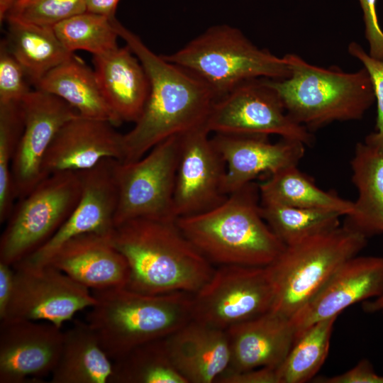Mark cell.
Returning <instances> with one entry per match:
<instances>
[{
  "label": "cell",
  "mask_w": 383,
  "mask_h": 383,
  "mask_svg": "<svg viewBox=\"0 0 383 383\" xmlns=\"http://www.w3.org/2000/svg\"><path fill=\"white\" fill-rule=\"evenodd\" d=\"M81 172L43 179L18 199L0 238V262L13 266L47 243L63 225L82 194Z\"/></svg>",
  "instance_id": "ba28073f"
},
{
  "label": "cell",
  "mask_w": 383,
  "mask_h": 383,
  "mask_svg": "<svg viewBox=\"0 0 383 383\" xmlns=\"http://www.w3.org/2000/svg\"><path fill=\"white\" fill-rule=\"evenodd\" d=\"M13 266L0 262V320L6 313L14 287Z\"/></svg>",
  "instance_id": "ab89813d"
},
{
  "label": "cell",
  "mask_w": 383,
  "mask_h": 383,
  "mask_svg": "<svg viewBox=\"0 0 383 383\" xmlns=\"http://www.w3.org/2000/svg\"><path fill=\"white\" fill-rule=\"evenodd\" d=\"M114 28L141 62L150 91L142 113L133 128L123 134L124 159L144 156L160 142L205 126L217 97L201 79L153 52L116 18Z\"/></svg>",
  "instance_id": "6da1fadb"
},
{
  "label": "cell",
  "mask_w": 383,
  "mask_h": 383,
  "mask_svg": "<svg viewBox=\"0 0 383 383\" xmlns=\"http://www.w3.org/2000/svg\"><path fill=\"white\" fill-rule=\"evenodd\" d=\"M165 59L204 82L217 99L254 79H282L290 74L284 59L262 49L238 28L223 24L210 27Z\"/></svg>",
  "instance_id": "8992f818"
},
{
  "label": "cell",
  "mask_w": 383,
  "mask_h": 383,
  "mask_svg": "<svg viewBox=\"0 0 383 383\" xmlns=\"http://www.w3.org/2000/svg\"><path fill=\"white\" fill-rule=\"evenodd\" d=\"M50 265L92 290L126 287L130 270L110 235L85 233L65 242L50 258Z\"/></svg>",
  "instance_id": "ffe728a7"
},
{
  "label": "cell",
  "mask_w": 383,
  "mask_h": 383,
  "mask_svg": "<svg viewBox=\"0 0 383 383\" xmlns=\"http://www.w3.org/2000/svg\"><path fill=\"white\" fill-rule=\"evenodd\" d=\"M367 243L366 237L343 225L285 246L267 266L274 289L272 311L291 319Z\"/></svg>",
  "instance_id": "52a82bcc"
},
{
  "label": "cell",
  "mask_w": 383,
  "mask_h": 383,
  "mask_svg": "<svg viewBox=\"0 0 383 383\" xmlns=\"http://www.w3.org/2000/svg\"><path fill=\"white\" fill-rule=\"evenodd\" d=\"M336 319L333 317L316 322L296 336L277 368L279 383H304L316 376L328 355Z\"/></svg>",
  "instance_id": "f1b7e54d"
},
{
  "label": "cell",
  "mask_w": 383,
  "mask_h": 383,
  "mask_svg": "<svg viewBox=\"0 0 383 383\" xmlns=\"http://www.w3.org/2000/svg\"><path fill=\"white\" fill-rule=\"evenodd\" d=\"M117 161L105 159L95 167L81 172L82 194L70 216L47 243L16 265H45L65 242L79 235H111L115 228L114 218L118 206L115 177Z\"/></svg>",
  "instance_id": "5bb4252c"
},
{
  "label": "cell",
  "mask_w": 383,
  "mask_h": 383,
  "mask_svg": "<svg viewBox=\"0 0 383 383\" xmlns=\"http://www.w3.org/2000/svg\"><path fill=\"white\" fill-rule=\"evenodd\" d=\"M115 18L85 11L59 23L53 30L70 52L85 50L93 56L101 55L118 47Z\"/></svg>",
  "instance_id": "1f68e13d"
},
{
  "label": "cell",
  "mask_w": 383,
  "mask_h": 383,
  "mask_svg": "<svg viewBox=\"0 0 383 383\" xmlns=\"http://www.w3.org/2000/svg\"><path fill=\"white\" fill-rule=\"evenodd\" d=\"M30 1H31V0H21L13 10H14L16 9H18V8L24 6L25 4L28 3Z\"/></svg>",
  "instance_id": "ee69618b"
},
{
  "label": "cell",
  "mask_w": 383,
  "mask_h": 383,
  "mask_svg": "<svg viewBox=\"0 0 383 383\" xmlns=\"http://www.w3.org/2000/svg\"><path fill=\"white\" fill-rule=\"evenodd\" d=\"M21 0H0V21H5L8 14Z\"/></svg>",
  "instance_id": "7bdbcfd3"
},
{
  "label": "cell",
  "mask_w": 383,
  "mask_h": 383,
  "mask_svg": "<svg viewBox=\"0 0 383 383\" xmlns=\"http://www.w3.org/2000/svg\"><path fill=\"white\" fill-rule=\"evenodd\" d=\"M221 383H279L277 368L264 367L239 372H223L217 379Z\"/></svg>",
  "instance_id": "f35d334b"
},
{
  "label": "cell",
  "mask_w": 383,
  "mask_h": 383,
  "mask_svg": "<svg viewBox=\"0 0 383 383\" xmlns=\"http://www.w3.org/2000/svg\"><path fill=\"white\" fill-rule=\"evenodd\" d=\"M211 139L226 163L227 195L255 182L261 174L270 175L298 165L306 148L299 141L284 138L272 143L262 134L214 133Z\"/></svg>",
  "instance_id": "e0dca14e"
},
{
  "label": "cell",
  "mask_w": 383,
  "mask_h": 383,
  "mask_svg": "<svg viewBox=\"0 0 383 383\" xmlns=\"http://www.w3.org/2000/svg\"><path fill=\"white\" fill-rule=\"evenodd\" d=\"M382 293L383 257L356 255L343 263L291 318L296 336L313 323L338 317L353 304L377 298Z\"/></svg>",
  "instance_id": "ac0fdd59"
},
{
  "label": "cell",
  "mask_w": 383,
  "mask_h": 383,
  "mask_svg": "<svg viewBox=\"0 0 383 383\" xmlns=\"http://www.w3.org/2000/svg\"><path fill=\"white\" fill-rule=\"evenodd\" d=\"M110 383H188L172 363L164 338L135 348L114 361Z\"/></svg>",
  "instance_id": "f546056e"
},
{
  "label": "cell",
  "mask_w": 383,
  "mask_h": 383,
  "mask_svg": "<svg viewBox=\"0 0 383 383\" xmlns=\"http://www.w3.org/2000/svg\"><path fill=\"white\" fill-rule=\"evenodd\" d=\"M176 222L204 257L218 266H267L285 248L262 216L255 182L228 194L216 207Z\"/></svg>",
  "instance_id": "3957f363"
},
{
  "label": "cell",
  "mask_w": 383,
  "mask_h": 383,
  "mask_svg": "<svg viewBox=\"0 0 383 383\" xmlns=\"http://www.w3.org/2000/svg\"><path fill=\"white\" fill-rule=\"evenodd\" d=\"M120 0H86L87 11L107 16L116 17V10Z\"/></svg>",
  "instance_id": "60d3db41"
},
{
  "label": "cell",
  "mask_w": 383,
  "mask_h": 383,
  "mask_svg": "<svg viewBox=\"0 0 383 383\" xmlns=\"http://www.w3.org/2000/svg\"><path fill=\"white\" fill-rule=\"evenodd\" d=\"M23 129L20 103L0 104V223L9 217L17 199L11 165Z\"/></svg>",
  "instance_id": "d6a6232c"
},
{
  "label": "cell",
  "mask_w": 383,
  "mask_h": 383,
  "mask_svg": "<svg viewBox=\"0 0 383 383\" xmlns=\"http://www.w3.org/2000/svg\"><path fill=\"white\" fill-rule=\"evenodd\" d=\"M205 126L211 133L277 135L311 145L312 133L286 111L267 78L246 81L213 103Z\"/></svg>",
  "instance_id": "8fae6325"
},
{
  "label": "cell",
  "mask_w": 383,
  "mask_h": 383,
  "mask_svg": "<svg viewBox=\"0 0 383 383\" xmlns=\"http://www.w3.org/2000/svg\"><path fill=\"white\" fill-rule=\"evenodd\" d=\"M179 147L180 135H174L137 160L117 161L115 226L139 218L175 219L172 203Z\"/></svg>",
  "instance_id": "9c48e42d"
},
{
  "label": "cell",
  "mask_w": 383,
  "mask_h": 383,
  "mask_svg": "<svg viewBox=\"0 0 383 383\" xmlns=\"http://www.w3.org/2000/svg\"><path fill=\"white\" fill-rule=\"evenodd\" d=\"M87 11L86 0H31L8 15L49 27Z\"/></svg>",
  "instance_id": "836d02e7"
},
{
  "label": "cell",
  "mask_w": 383,
  "mask_h": 383,
  "mask_svg": "<svg viewBox=\"0 0 383 383\" xmlns=\"http://www.w3.org/2000/svg\"><path fill=\"white\" fill-rule=\"evenodd\" d=\"M290 74L282 79H267L291 118L309 131L333 122L363 118L375 101L369 73L365 67L352 72L331 66L310 64L301 56H284Z\"/></svg>",
  "instance_id": "5b68a950"
},
{
  "label": "cell",
  "mask_w": 383,
  "mask_h": 383,
  "mask_svg": "<svg viewBox=\"0 0 383 383\" xmlns=\"http://www.w3.org/2000/svg\"><path fill=\"white\" fill-rule=\"evenodd\" d=\"M13 267V294L1 320L45 321L62 328L77 312L96 304L89 288L50 265Z\"/></svg>",
  "instance_id": "7c38bea8"
},
{
  "label": "cell",
  "mask_w": 383,
  "mask_h": 383,
  "mask_svg": "<svg viewBox=\"0 0 383 383\" xmlns=\"http://www.w3.org/2000/svg\"><path fill=\"white\" fill-rule=\"evenodd\" d=\"M87 322L75 320L64 332L52 383H110L113 363Z\"/></svg>",
  "instance_id": "d4e9b609"
},
{
  "label": "cell",
  "mask_w": 383,
  "mask_h": 383,
  "mask_svg": "<svg viewBox=\"0 0 383 383\" xmlns=\"http://www.w3.org/2000/svg\"><path fill=\"white\" fill-rule=\"evenodd\" d=\"M5 21L7 46L35 86L48 72L74 55L60 42L53 27L29 23L12 14Z\"/></svg>",
  "instance_id": "4316f807"
},
{
  "label": "cell",
  "mask_w": 383,
  "mask_h": 383,
  "mask_svg": "<svg viewBox=\"0 0 383 383\" xmlns=\"http://www.w3.org/2000/svg\"><path fill=\"white\" fill-rule=\"evenodd\" d=\"M350 165L357 198L343 226L367 238L383 234V150L359 142Z\"/></svg>",
  "instance_id": "cb8c5ba5"
},
{
  "label": "cell",
  "mask_w": 383,
  "mask_h": 383,
  "mask_svg": "<svg viewBox=\"0 0 383 383\" xmlns=\"http://www.w3.org/2000/svg\"><path fill=\"white\" fill-rule=\"evenodd\" d=\"M164 340L172 363L188 383L214 382L229 366L226 330L193 319Z\"/></svg>",
  "instance_id": "7402d4cb"
},
{
  "label": "cell",
  "mask_w": 383,
  "mask_h": 383,
  "mask_svg": "<svg viewBox=\"0 0 383 383\" xmlns=\"http://www.w3.org/2000/svg\"><path fill=\"white\" fill-rule=\"evenodd\" d=\"M363 16L365 35L370 56L383 60V30L379 23L377 0H358Z\"/></svg>",
  "instance_id": "8d00e7d4"
},
{
  "label": "cell",
  "mask_w": 383,
  "mask_h": 383,
  "mask_svg": "<svg viewBox=\"0 0 383 383\" xmlns=\"http://www.w3.org/2000/svg\"><path fill=\"white\" fill-rule=\"evenodd\" d=\"M210 134L202 126L180 135L172 203L175 219L210 210L228 196L226 163Z\"/></svg>",
  "instance_id": "4fadbf2b"
},
{
  "label": "cell",
  "mask_w": 383,
  "mask_h": 383,
  "mask_svg": "<svg viewBox=\"0 0 383 383\" xmlns=\"http://www.w3.org/2000/svg\"><path fill=\"white\" fill-rule=\"evenodd\" d=\"M111 243L130 270L126 288L143 294H195L215 268L173 218L131 219L115 226Z\"/></svg>",
  "instance_id": "7a4b0ae2"
},
{
  "label": "cell",
  "mask_w": 383,
  "mask_h": 383,
  "mask_svg": "<svg viewBox=\"0 0 383 383\" xmlns=\"http://www.w3.org/2000/svg\"><path fill=\"white\" fill-rule=\"evenodd\" d=\"M87 322L115 361L143 344L165 338L193 320L194 294H147L126 287L93 290Z\"/></svg>",
  "instance_id": "277c9868"
},
{
  "label": "cell",
  "mask_w": 383,
  "mask_h": 383,
  "mask_svg": "<svg viewBox=\"0 0 383 383\" xmlns=\"http://www.w3.org/2000/svg\"><path fill=\"white\" fill-rule=\"evenodd\" d=\"M61 328L45 321L4 319L0 323V383L41 380L52 374L62 350Z\"/></svg>",
  "instance_id": "2e32d148"
},
{
  "label": "cell",
  "mask_w": 383,
  "mask_h": 383,
  "mask_svg": "<svg viewBox=\"0 0 383 383\" xmlns=\"http://www.w3.org/2000/svg\"><path fill=\"white\" fill-rule=\"evenodd\" d=\"M106 121L79 116L65 123L43 163V178L62 172L88 170L105 159H124L123 134Z\"/></svg>",
  "instance_id": "d6986e66"
},
{
  "label": "cell",
  "mask_w": 383,
  "mask_h": 383,
  "mask_svg": "<svg viewBox=\"0 0 383 383\" xmlns=\"http://www.w3.org/2000/svg\"><path fill=\"white\" fill-rule=\"evenodd\" d=\"M261 202L327 210L343 216L350 213L353 201L339 196L333 192L320 189L296 166L282 169L258 184Z\"/></svg>",
  "instance_id": "83f0119b"
},
{
  "label": "cell",
  "mask_w": 383,
  "mask_h": 383,
  "mask_svg": "<svg viewBox=\"0 0 383 383\" xmlns=\"http://www.w3.org/2000/svg\"><path fill=\"white\" fill-rule=\"evenodd\" d=\"M35 87L64 100L82 117L119 125L101 94L94 70L74 55L48 72Z\"/></svg>",
  "instance_id": "484cf974"
},
{
  "label": "cell",
  "mask_w": 383,
  "mask_h": 383,
  "mask_svg": "<svg viewBox=\"0 0 383 383\" xmlns=\"http://www.w3.org/2000/svg\"><path fill=\"white\" fill-rule=\"evenodd\" d=\"M20 105L23 129L11 165L17 199L44 179L43 163L55 136L65 123L80 116L64 100L37 89L31 90Z\"/></svg>",
  "instance_id": "9a60e30c"
},
{
  "label": "cell",
  "mask_w": 383,
  "mask_h": 383,
  "mask_svg": "<svg viewBox=\"0 0 383 383\" xmlns=\"http://www.w3.org/2000/svg\"><path fill=\"white\" fill-rule=\"evenodd\" d=\"M362 309L365 312L383 316V293L377 298L362 302Z\"/></svg>",
  "instance_id": "b9f144b4"
},
{
  "label": "cell",
  "mask_w": 383,
  "mask_h": 383,
  "mask_svg": "<svg viewBox=\"0 0 383 383\" xmlns=\"http://www.w3.org/2000/svg\"><path fill=\"white\" fill-rule=\"evenodd\" d=\"M348 53L359 60L370 74L377 102V116L374 131L368 134L365 141L383 150V60L372 57L357 43L350 42Z\"/></svg>",
  "instance_id": "d590c367"
},
{
  "label": "cell",
  "mask_w": 383,
  "mask_h": 383,
  "mask_svg": "<svg viewBox=\"0 0 383 383\" xmlns=\"http://www.w3.org/2000/svg\"><path fill=\"white\" fill-rule=\"evenodd\" d=\"M323 383H383V375L379 374L372 362L362 359L346 372L330 377L318 379Z\"/></svg>",
  "instance_id": "74e56055"
},
{
  "label": "cell",
  "mask_w": 383,
  "mask_h": 383,
  "mask_svg": "<svg viewBox=\"0 0 383 383\" xmlns=\"http://www.w3.org/2000/svg\"><path fill=\"white\" fill-rule=\"evenodd\" d=\"M261 213L273 233L289 246L340 226L337 212L261 202Z\"/></svg>",
  "instance_id": "4dcf8cb0"
},
{
  "label": "cell",
  "mask_w": 383,
  "mask_h": 383,
  "mask_svg": "<svg viewBox=\"0 0 383 383\" xmlns=\"http://www.w3.org/2000/svg\"><path fill=\"white\" fill-rule=\"evenodd\" d=\"M231 360L224 372H239L264 367L277 368L296 336L290 318L273 311L235 324L226 330Z\"/></svg>",
  "instance_id": "44dd1931"
},
{
  "label": "cell",
  "mask_w": 383,
  "mask_h": 383,
  "mask_svg": "<svg viewBox=\"0 0 383 383\" xmlns=\"http://www.w3.org/2000/svg\"><path fill=\"white\" fill-rule=\"evenodd\" d=\"M101 94L118 124L136 122L146 103L150 84L141 62L126 45L93 56Z\"/></svg>",
  "instance_id": "603a6c76"
},
{
  "label": "cell",
  "mask_w": 383,
  "mask_h": 383,
  "mask_svg": "<svg viewBox=\"0 0 383 383\" xmlns=\"http://www.w3.org/2000/svg\"><path fill=\"white\" fill-rule=\"evenodd\" d=\"M274 300L267 266L220 265L194 294L193 319L226 330L271 311Z\"/></svg>",
  "instance_id": "30bf717a"
},
{
  "label": "cell",
  "mask_w": 383,
  "mask_h": 383,
  "mask_svg": "<svg viewBox=\"0 0 383 383\" xmlns=\"http://www.w3.org/2000/svg\"><path fill=\"white\" fill-rule=\"evenodd\" d=\"M28 76L4 39L0 44V104L20 103L31 91Z\"/></svg>",
  "instance_id": "e575fe53"
}]
</instances>
